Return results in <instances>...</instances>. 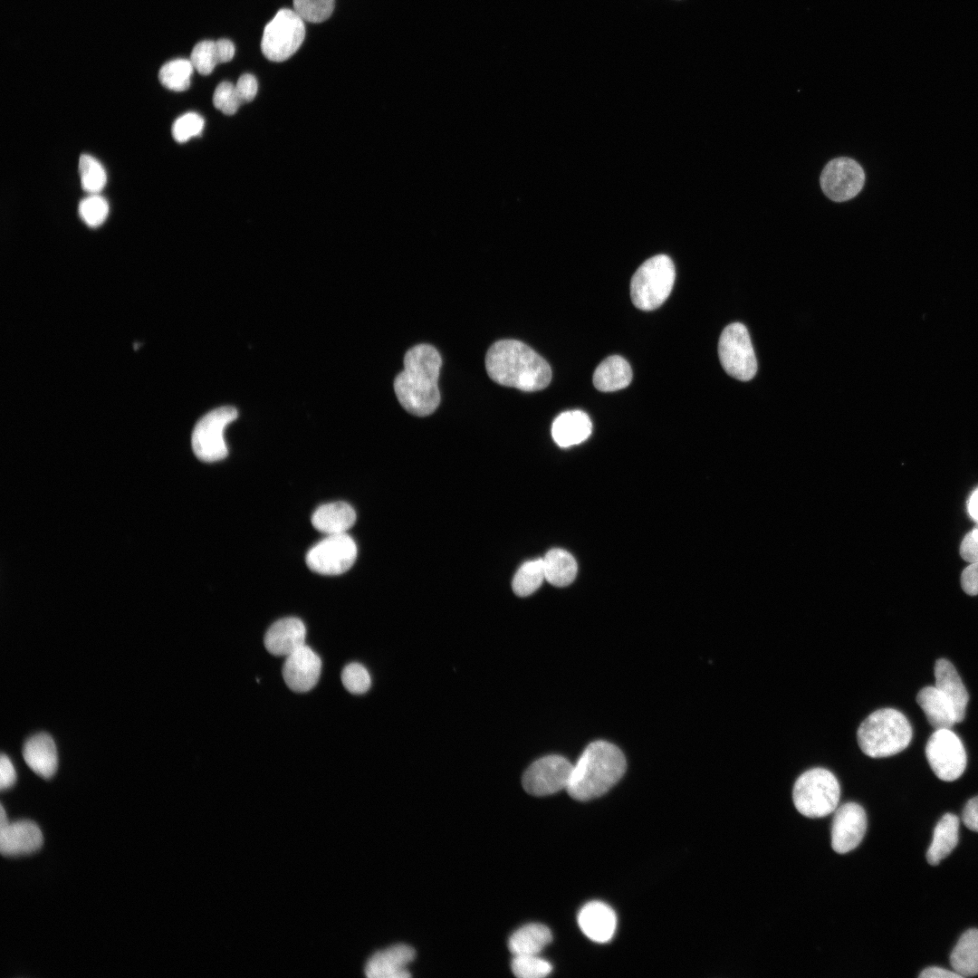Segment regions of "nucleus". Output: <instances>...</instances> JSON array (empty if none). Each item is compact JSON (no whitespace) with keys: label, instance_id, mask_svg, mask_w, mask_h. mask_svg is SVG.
I'll use <instances>...</instances> for the list:
<instances>
[{"label":"nucleus","instance_id":"obj_1","mask_svg":"<svg viewBox=\"0 0 978 978\" xmlns=\"http://www.w3.org/2000/svg\"><path fill=\"white\" fill-rule=\"evenodd\" d=\"M441 364L439 352L431 345L419 344L407 351L404 369L394 380V390L398 402L410 414L426 417L438 407Z\"/></svg>","mask_w":978,"mask_h":978},{"label":"nucleus","instance_id":"obj_2","mask_svg":"<svg viewBox=\"0 0 978 978\" xmlns=\"http://www.w3.org/2000/svg\"><path fill=\"white\" fill-rule=\"evenodd\" d=\"M485 368L496 383L523 391L545 388L551 379L548 362L517 340H502L487 350Z\"/></svg>","mask_w":978,"mask_h":978},{"label":"nucleus","instance_id":"obj_3","mask_svg":"<svg viewBox=\"0 0 978 978\" xmlns=\"http://www.w3.org/2000/svg\"><path fill=\"white\" fill-rule=\"evenodd\" d=\"M627 762L622 752L606 741L590 743L572 767L569 795L585 801L599 797L623 776Z\"/></svg>","mask_w":978,"mask_h":978},{"label":"nucleus","instance_id":"obj_4","mask_svg":"<svg viewBox=\"0 0 978 978\" xmlns=\"http://www.w3.org/2000/svg\"><path fill=\"white\" fill-rule=\"evenodd\" d=\"M912 726L906 715L894 708L871 713L858 726V743L871 758H884L904 751L912 740Z\"/></svg>","mask_w":978,"mask_h":978},{"label":"nucleus","instance_id":"obj_5","mask_svg":"<svg viewBox=\"0 0 978 978\" xmlns=\"http://www.w3.org/2000/svg\"><path fill=\"white\" fill-rule=\"evenodd\" d=\"M840 798V786L828 769L816 767L799 776L792 789L797 810L809 818H821L835 811Z\"/></svg>","mask_w":978,"mask_h":978},{"label":"nucleus","instance_id":"obj_6","mask_svg":"<svg viewBox=\"0 0 978 978\" xmlns=\"http://www.w3.org/2000/svg\"><path fill=\"white\" fill-rule=\"evenodd\" d=\"M675 279V265L670 257L657 254L647 259L632 276V302L642 311L658 308L669 296Z\"/></svg>","mask_w":978,"mask_h":978},{"label":"nucleus","instance_id":"obj_7","mask_svg":"<svg viewBox=\"0 0 978 978\" xmlns=\"http://www.w3.org/2000/svg\"><path fill=\"white\" fill-rule=\"evenodd\" d=\"M304 37L303 19L294 10L283 8L265 25L261 50L269 61L283 62L298 51Z\"/></svg>","mask_w":978,"mask_h":978},{"label":"nucleus","instance_id":"obj_8","mask_svg":"<svg viewBox=\"0 0 978 978\" xmlns=\"http://www.w3.org/2000/svg\"><path fill=\"white\" fill-rule=\"evenodd\" d=\"M718 354L724 369L741 380L752 379L757 371V360L746 327L740 322L726 326L720 336Z\"/></svg>","mask_w":978,"mask_h":978},{"label":"nucleus","instance_id":"obj_9","mask_svg":"<svg viewBox=\"0 0 978 978\" xmlns=\"http://www.w3.org/2000/svg\"><path fill=\"white\" fill-rule=\"evenodd\" d=\"M237 415V410L233 407H220L208 412L197 423L191 444L197 458L204 462H216L227 455L224 432Z\"/></svg>","mask_w":978,"mask_h":978},{"label":"nucleus","instance_id":"obj_10","mask_svg":"<svg viewBox=\"0 0 978 978\" xmlns=\"http://www.w3.org/2000/svg\"><path fill=\"white\" fill-rule=\"evenodd\" d=\"M925 756L935 774L944 781L957 780L967 763L964 746L951 729L935 730L927 741Z\"/></svg>","mask_w":978,"mask_h":978},{"label":"nucleus","instance_id":"obj_11","mask_svg":"<svg viewBox=\"0 0 978 978\" xmlns=\"http://www.w3.org/2000/svg\"><path fill=\"white\" fill-rule=\"evenodd\" d=\"M357 551L354 540L346 532L331 534L309 550L306 563L317 573L339 575L353 565Z\"/></svg>","mask_w":978,"mask_h":978},{"label":"nucleus","instance_id":"obj_12","mask_svg":"<svg viewBox=\"0 0 978 978\" xmlns=\"http://www.w3.org/2000/svg\"><path fill=\"white\" fill-rule=\"evenodd\" d=\"M573 764L560 755L544 756L525 771L523 776L524 790L535 796H546L567 790Z\"/></svg>","mask_w":978,"mask_h":978},{"label":"nucleus","instance_id":"obj_13","mask_svg":"<svg viewBox=\"0 0 978 978\" xmlns=\"http://www.w3.org/2000/svg\"><path fill=\"white\" fill-rule=\"evenodd\" d=\"M820 180L822 191L829 199L844 202L860 192L865 182V173L856 160L841 157L826 164Z\"/></svg>","mask_w":978,"mask_h":978},{"label":"nucleus","instance_id":"obj_14","mask_svg":"<svg viewBox=\"0 0 978 978\" xmlns=\"http://www.w3.org/2000/svg\"><path fill=\"white\" fill-rule=\"evenodd\" d=\"M867 829V815L856 802H848L835 810L831 824V847L839 854L856 849Z\"/></svg>","mask_w":978,"mask_h":978},{"label":"nucleus","instance_id":"obj_15","mask_svg":"<svg viewBox=\"0 0 978 978\" xmlns=\"http://www.w3.org/2000/svg\"><path fill=\"white\" fill-rule=\"evenodd\" d=\"M321 671L320 657L304 644L286 656L283 666V677L291 690L305 693L316 686Z\"/></svg>","mask_w":978,"mask_h":978},{"label":"nucleus","instance_id":"obj_16","mask_svg":"<svg viewBox=\"0 0 978 978\" xmlns=\"http://www.w3.org/2000/svg\"><path fill=\"white\" fill-rule=\"evenodd\" d=\"M43 834L38 825L23 820L0 827V851L5 857H16L35 852L43 845Z\"/></svg>","mask_w":978,"mask_h":978},{"label":"nucleus","instance_id":"obj_17","mask_svg":"<svg viewBox=\"0 0 978 978\" xmlns=\"http://www.w3.org/2000/svg\"><path fill=\"white\" fill-rule=\"evenodd\" d=\"M577 920L582 933L596 943L610 941L616 931L617 916L614 910L600 901L584 905Z\"/></svg>","mask_w":978,"mask_h":978},{"label":"nucleus","instance_id":"obj_18","mask_svg":"<svg viewBox=\"0 0 978 978\" xmlns=\"http://www.w3.org/2000/svg\"><path fill=\"white\" fill-rule=\"evenodd\" d=\"M306 628L298 618L288 617L274 622L264 635V647L274 656H288L304 645Z\"/></svg>","mask_w":978,"mask_h":978},{"label":"nucleus","instance_id":"obj_19","mask_svg":"<svg viewBox=\"0 0 978 978\" xmlns=\"http://www.w3.org/2000/svg\"><path fill=\"white\" fill-rule=\"evenodd\" d=\"M415 958V951L406 944H397L375 954L367 963L365 973L370 978H407V966Z\"/></svg>","mask_w":978,"mask_h":978},{"label":"nucleus","instance_id":"obj_20","mask_svg":"<svg viewBox=\"0 0 978 978\" xmlns=\"http://www.w3.org/2000/svg\"><path fill=\"white\" fill-rule=\"evenodd\" d=\"M23 756L29 768L44 779L53 777L57 770L56 745L48 734L30 737L24 744Z\"/></svg>","mask_w":978,"mask_h":978},{"label":"nucleus","instance_id":"obj_21","mask_svg":"<svg viewBox=\"0 0 978 978\" xmlns=\"http://www.w3.org/2000/svg\"><path fill=\"white\" fill-rule=\"evenodd\" d=\"M591 431L590 417L579 409L561 413L551 425V436L561 447L582 443L590 436Z\"/></svg>","mask_w":978,"mask_h":978},{"label":"nucleus","instance_id":"obj_22","mask_svg":"<svg viewBox=\"0 0 978 978\" xmlns=\"http://www.w3.org/2000/svg\"><path fill=\"white\" fill-rule=\"evenodd\" d=\"M916 701L935 730L951 729L957 723L953 704L935 686L922 688Z\"/></svg>","mask_w":978,"mask_h":978},{"label":"nucleus","instance_id":"obj_23","mask_svg":"<svg viewBox=\"0 0 978 978\" xmlns=\"http://www.w3.org/2000/svg\"><path fill=\"white\" fill-rule=\"evenodd\" d=\"M935 686L951 701L957 723L964 720L969 695L960 676L951 662L944 658L938 659L935 666Z\"/></svg>","mask_w":978,"mask_h":978},{"label":"nucleus","instance_id":"obj_24","mask_svg":"<svg viewBox=\"0 0 978 978\" xmlns=\"http://www.w3.org/2000/svg\"><path fill=\"white\" fill-rule=\"evenodd\" d=\"M356 521L354 509L345 502L319 506L312 516L313 527L328 535L345 533Z\"/></svg>","mask_w":978,"mask_h":978},{"label":"nucleus","instance_id":"obj_25","mask_svg":"<svg viewBox=\"0 0 978 978\" xmlns=\"http://www.w3.org/2000/svg\"><path fill=\"white\" fill-rule=\"evenodd\" d=\"M632 380V369L628 362L618 355L605 359L593 374L595 388L603 392L617 391L628 387Z\"/></svg>","mask_w":978,"mask_h":978},{"label":"nucleus","instance_id":"obj_26","mask_svg":"<svg viewBox=\"0 0 978 978\" xmlns=\"http://www.w3.org/2000/svg\"><path fill=\"white\" fill-rule=\"evenodd\" d=\"M959 819L952 813L944 814L937 822L932 842L926 852L929 864L937 865L946 858L958 842Z\"/></svg>","mask_w":978,"mask_h":978},{"label":"nucleus","instance_id":"obj_27","mask_svg":"<svg viewBox=\"0 0 978 978\" xmlns=\"http://www.w3.org/2000/svg\"><path fill=\"white\" fill-rule=\"evenodd\" d=\"M552 939L551 930L542 924H528L516 930L508 946L513 955H538Z\"/></svg>","mask_w":978,"mask_h":978},{"label":"nucleus","instance_id":"obj_28","mask_svg":"<svg viewBox=\"0 0 978 978\" xmlns=\"http://www.w3.org/2000/svg\"><path fill=\"white\" fill-rule=\"evenodd\" d=\"M953 971L961 977L978 975V929L964 932L950 956Z\"/></svg>","mask_w":978,"mask_h":978},{"label":"nucleus","instance_id":"obj_29","mask_svg":"<svg viewBox=\"0 0 978 978\" xmlns=\"http://www.w3.org/2000/svg\"><path fill=\"white\" fill-rule=\"evenodd\" d=\"M542 561L545 580L551 585L565 587L574 580L578 570L577 562L567 551L551 549Z\"/></svg>","mask_w":978,"mask_h":978},{"label":"nucleus","instance_id":"obj_30","mask_svg":"<svg viewBox=\"0 0 978 978\" xmlns=\"http://www.w3.org/2000/svg\"><path fill=\"white\" fill-rule=\"evenodd\" d=\"M545 580L542 559H535L523 563L517 570L512 581L513 592L519 597H526L536 591Z\"/></svg>","mask_w":978,"mask_h":978},{"label":"nucleus","instance_id":"obj_31","mask_svg":"<svg viewBox=\"0 0 978 978\" xmlns=\"http://www.w3.org/2000/svg\"><path fill=\"white\" fill-rule=\"evenodd\" d=\"M194 67L187 59H176L166 62L159 70L158 79L167 89L184 91L190 86Z\"/></svg>","mask_w":978,"mask_h":978},{"label":"nucleus","instance_id":"obj_32","mask_svg":"<svg viewBox=\"0 0 978 978\" xmlns=\"http://www.w3.org/2000/svg\"><path fill=\"white\" fill-rule=\"evenodd\" d=\"M79 172L82 189L89 194H99L106 185L107 175L102 165L93 157L82 154L79 159Z\"/></svg>","mask_w":978,"mask_h":978},{"label":"nucleus","instance_id":"obj_33","mask_svg":"<svg viewBox=\"0 0 978 978\" xmlns=\"http://www.w3.org/2000/svg\"><path fill=\"white\" fill-rule=\"evenodd\" d=\"M189 60L198 73L210 74L215 67L221 63L216 41L206 40L197 43L191 52Z\"/></svg>","mask_w":978,"mask_h":978},{"label":"nucleus","instance_id":"obj_34","mask_svg":"<svg viewBox=\"0 0 978 978\" xmlns=\"http://www.w3.org/2000/svg\"><path fill=\"white\" fill-rule=\"evenodd\" d=\"M511 968L520 978H542L552 970L551 964L538 955H513Z\"/></svg>","mask_w":978,"mask_h":978},{"label":"nucleus","instance_id":"obj_35","mask_svg":"<svg viewBox=\"0 0 978 978\" xmlns=\"http://www.w3.org/2000/svg\"><path fill=\"white\" fill-rule=\"evenodd\" d=\"M108 214V202L99 194H90L79 204L80 217L90 227L102 225Z\"/></svg>","mask_w":978,"mask_h":978},{"label":"nucleus","instance_id":"obj_36","mask_svg":"<svg viewBox=\"0 0 978 978\" xmlns=\"http://www.w3.org/2000/svg\"><path fill=\"white\" fill-rule=\"evenodd\" d=\"M293 10L303 19L311 23H321L327 20L334 9V0H293Z\"/></svg>","mask_w":978,"mask_h":978},{"label":"nucleus","instance_id":"obj_37","mask_svg":"<svg viewBox=\"0 0 978 978\" xmlns=\"http://www.w3.org/2000/svg\"><path fill=\"white\" fill-rule=\"evenodd\" d=\"M341 682L350 693L361 695L369 689L371 678L365 666L359 663H350L341 672Z\"/></svg>","mask_w":978,"mask_h":978},{"label":"nucleus","instance_id":"obj_38","mask_svg":"<svg viewBox=\"0 0 978 978\" xmlns=\"http://www.w3.org/2000/svg\"><path fill=\"white\" fill-rule=\"evenodd\" d=\"M204 128L203 118L196 112H187L177 118L172 126V136L179 143L199 136Z\"/></svg>","mask_w":978,"mask_h":978},{"label":"nucleus","instance_id":"obj_39","mask_svg":"<svg viewBox=\"0 0 978 978\" xmlns=\"http://www.w3.org/2000/svg\"><path fill=\"white\" fill-rule=\"evenodd\" d=\"M213 104L225 115H234L242 104L235 86L230 82H222L214 91Z\"/></svg>","mask_w":978,"mask_h":978},{"label":"nucleus","instance_id":"obj_40","mask_svg":"<svg viewBox=\"0 0 978 978\" xmlns=\"http://www.w3.org/2000/svg\"><path fill=\"white\" fill-rule=\"evenodd\" d=\"M235 90L241 103L252 101L258 91V83L255 77L250 73H244L237 80Z\"/></svg>","mask_w":978,"mask_h":978},{"label":"nucleus","instance_id":"obj_41","mask_svg":"<svg viewBox=\"0 0 978 978\" xmlns=\"http://www.w3.org/2000/svg\"><path fill=\"white\" fill-rule=\"evenodd\" d=\"M961 557L968 561H978V524L964 538L960 546Z\"/></svg>","mask_w":978,"mask_h":978},{"label":"nucleus","instance_id":"obj_42","mask_svg":"<svg viewBox=\"0 0 978 978\" xmlns=\"http://www.w3.org/2000/svg\"><path fill=\"white\" fill-rule=\"evenodd\" d=\"M961 585L968 595L978 594V561L971 562L961 576Z\"/></svg>","mask_w":978,"mask_h":978},{"label":"nucleus","instance_id":"obj_43","mask_svg":"<svg viewBox=\"0 0 978 978\" xmlns=\"http://www.w3.org/2000/svg\"><path fill=\"white\" fill-rule=\"evenodd\" d=\"M16 781L15 769L5 754L0 758V789L2 791L11 788Z\"/></svg>","mask_w":978,"mask_h":978},{"label":"nucleus","instance_id":"obj_44","mask_svg":"<svg viewBox=\"0 0 978 978\" xmlns=\"http://www.w3.org/2000/svg\"><path fill=\"white\" fill-rule=\"evenodd\" d=\"M962 819L969 829L978 832V796L967 801L963 810Z\"/></svg>","mask_w":978,"mask_h":978},{"label":"nucleus","instance_id":"obj_45","mask_svg":"<svg viewBox=\"0 0 978 978\" xmlns=\"http://www.w3.org/2000/svg\"><path fill=\"white\" fill-rule=\"evenodd\" d=\"M919 977L922 978H960L961 976L954 971H949L944 968L932 966L925 968L920 973Z\"/></svg>","mask_w":978,"mask_h":978},{"label":"nucleus","instance_id":"obj_46","mask_svg":"<svg viewBox=\"0 0 978 978\" xmlns=\"http://www.w3.org/2000/svg\"><path fill=\"white\" fill-rule=\"evenodd\" d=\"M220 61L222 62H227L231 61L235 55V45L227 39H220L216 41Z\"/></svg>","mask_w":978,"mask_h":978},{"label":"nucleus","instance_id":"obj_47","mask_svg":"<svg viewBox=\"0 0 978 978\" xmlns=\"http://www.w3.org/2000/svg\"><path fill=\"white\" fill-rule=\"evenodd\" d=\"M967 506L971 517L978 522V488L971 494Z\"/></svg>","mask_w":978,"mask_h":978},{"label":"nucleus","instance_id":"obj_48","mask_svg":"<svg viewBox=\"0 0 978 978\" xmlns=\"http://www.w3.org/2000/svg\"><path fill=\"white\" fill-rule=\"evenodd\" d=\"M8 822L9 821L7 820L5 809H4L3 805L1 804L0 805V827L7 824Z\"/></svg>","mask_w":978,"mask_h":978}]
</instances>
